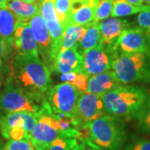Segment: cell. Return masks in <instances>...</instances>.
<instances>
[{
	"label": "cell",
	"mask_w": 150,
	"mask_h": 150,
	"mask_svg": "<svg viewBox=\"0 0 150 150\" xmlns=\"http://www.w3.org/2000/svg\"><path fill=\"white\" fill-rule=\"evenodd\" d=\"M11 79L35 103L51 88V73L39 57L14 54Z\"/></svg>",
	"instance_id": "1"
},
{
	"label": "cell",
	"mask_w": 150,
	"mask_h": 150,
	"mask_svg": "<svg viewBox=\"0 0 150 150\" xmlns=\"http://www.w3.org/2000/svg\"><path fill=\"white\" fill-rule=\"evenodd\" d=\"M102 98L105 113L123 123L136 120L150 105V92L132 84L118 86Z\"/></svg>",
	"instance_id": "2"
},
{
	"label": "cell",
	"mask_w": 150,
	"mask_h": 150,
	"mask_svg": "<svg viewBox=\"0 0 150 150\" xmlns=\"http://www.w3.org/2000/svg\"><path fill=\"white\" fill-rule=\"evenodd\" d=\"M123 123L105 113L87 123L89 140L101 149L123 150L128 139Z\"/></svg>",
	"instance_id": "3"
},
{
	"label": "cell",
	"mask_w": 150,
	"mask_h": 150,
	"mask_svg": "<svg viewBox=\"0 0 150 150\" xmlns=\"http://www.w3.org/2000/svg\"><path fill=\"white\" fill-rule=\"evenodd\" d=\"M112 70L123 85L150 83V54H121L112 63Z\"/></svg>",
	"instance_id": "4"
},
{
	"label": "cell",
	"mask_w": 150,
	"mask_h": 150,
	"mask_svg": "<svg viewBox=\"0 0 150 150\" xmlns=\"http://www.w3.org/2000/svg\"><path fill=\"white\" fill-rule=\"evenodd\" d=\"M59 137L60 134L57 115L53 112L48 101H44L40 108L38 120L30 136V142L35 150H47Z\"/></svg>",
	"instance_id": "5"
},
{
	"label": "cell",
	"mask_w": 150,
	"mask_h": 150,
	"mask_svg": "<svg viewBox=\"0 0 150 150\" xmlns=\"http://www.w3.org/2000/svg\"><path fill=\"white\" fill-rule=\"evenodd\" d=\"M80 93V92L78 91L70 83H62L51 87L48 89L46 93V99L53 112L69 116L74 119L77 123L75 114L77 103Z\"/></svg>",
	"instance_id": "6"
},
{
	"label": "cell",
	"mask_w": 150,
	"mask_h": 150,
	"mask_svg": "<svg viewBox=\"0 0 150 150\" xmlns=\"http://www.w3.org/2000/svg\"><path fill=\"white\" fill-rule=\"evenodd\" d=\"M39 111L40 106H38L10 79L0 93V115L14 112H30L38 114Z\"/></svg>",
	"instance_id": "7"
},
{
	"label": "cell",
	"mask_w": 150,
	"mask_h": 150,
	"mask_svg": "<svg viewBox=\"0 0 150 150\" xmlns=\"http://www.w3.org/2000/svg\"><path fill=\"white\" fill-rule=\"evenodd\" d=\"M114 48L123 54H150V35L139 27L126 28Z\"/></svg>",
	"instance_id": "8"
},
{
	"label": "cell",
	"mask_w": 150,
	"mask_h": 150,
	"mask_svg": "<svg viewBox=\"0 0 150 150\" xmlns=\"http://www.w3.org/2000/svg\"><path fill=\"white\" fill-rule=\"evenodd\" d=\"M105 114L102 97L94 93H81L76 107V120L79 129Z\"/></svg>",
	"instance_id": "9"
},
{
	"label": "cell",
	"mask_w": 150,
	"mask_h": 150,
	"mask_svg": "<svg viewBox=\"0 0 150 150\" xmlns=\"http://www.w3.org/2000/svg\"><path fill=\"white\" fill-rule=\"evenodd\" d=\"M82 55L83 74L88 78L112 69L113 57L102 44L86 51Z\"/></svg>",
	"instance_id": "10"
},
{
	"label": "cell",
	"mask_w": 150,
	"mask_h": 150,
	"mask_svg": "<svg viewBox=\"0 0 150 150\" xmlns=\"http://www.w3.org/2000/svg\"><path fill=\"white\" fill-rule=\"evenodd\" d=\"M38 116V113L30 112H8L0 115V133L4 139H7L8 133L13 129L22 128L31 136Z\"/></svg>",
	"instance_id": "11"
},
{
	"label": "cell",
	"mask_w": 150,
	"mask_h": 150,
	"mask_svg": "<svg viewBox=\"0 0 150 150\" xmlns=\"http://www.w3.org/2000/svg\"><path fill=\"white\" fill-rule=\"evenodd\" d=\"M28 23L36 40L38 53L43 57V62L48 66V69L50 67L53 68V62L51 59L52 39L44 19L40 13H38L32 18L28 21Z\"/></svg>",
	"instance_id": "12"
},
{
	"label": "cell",
	"mask_w": 150,
	"mask_h": 150,
	"mask_svg": "<svg viewBox=\"0 0 150 150\" xmlns=\"http://www.w3.org/2000/svg\"><path fill=\"white\" fill-rule=\"evenodd\" d=\"M13 49L15 52L14 54L39 57L37 43L28 22H18L14 33Z\"/></svg>",
	"instance_id": "13"
},
{
	"label": "cell",
	"mask_w": 150,
	"mask_h": 150,
	"mask_svg": "<svg viewBox=\"0 0 150 150\" xmlns=\"http://www.w3.org/2000/svg\"><path fill=\"white\" fill-rule=\"evenodd\" d=\"M97 3L98 0L73 1L69 15L62 25L63 28L71 25L87 26L94 21Z\"/></svg>",
	"instance_id": "14"
},
{
	"label": "cell",
	"mask_w": 150,
	"mask_h": 150,
	"mask_svg": "<svg viewBox=\"0 0 150 150\" xmlns=\"http://www.w3.org/2000/svg\"><path fill=\"white\" fill-rule=\"evenodd\" d=\"M129 22L120 18L109 17L98 23L100 44L107 48H113L121 33L129 27ZM116 50V49H115Z\"/></svg>",
	"instance_id": "15"
},
{
	"label": "cell",
	"mask_w": 150,
	"mask_h": 150,
	"mask_svg": "<svg viewBox=\"0 0 150 150\" xmlns=\"http://www.w3.org/2000/svg\"><path fill=\"white\" fill-rule=\"evenodd\" d=\"M54 69L57 73H83V55L76 48H70L60 52L54 60Z\"/></svg>",
	"instance_id": "16"
},
{
	"label": "cell",
	"mask_w": 150,
	"mask_h": 150,
	"mask_svg": "<svg viewBox=\"0 0 150 150\" xmlns=\"http://www.w3.org/2000/svg\"><path fill=\"white\" fill-rule=\"evenodd\" d=\"M121 85L112 72L108 70L98 74L93 75L88 78L86 93H94L103 97L112 88Z\"/></svg>",
	"instance_id": "17"
},
{
	"label": "cell",
	"mask_w": 150,
	"mask_h": 150,
	"mask_svg": "<svg viewBox=\"0 0 150 150\" xmlns=\"http://www.w3.org/2000/svg\"><path fill=\"white\" fill-rule=\"evenodd\" d=\"M18 21V18L8 8H0V38L5 43L8 54L13 49L14 33Z\"/></svg>",
	"instance_id": "18"
},
{
	"label": "cell",
	"mask_w": 150,
	"mask_h": 150,
	"mask_svg": "<svg viewBox=\"0 0 150 150\" xmlns=\"http://www.w3.org/2000/svg\"><path fill=\"white\" fill-rule=\"evenodd\" d=\"M7 8L22 22H28L39 13V4H28L22 0H8Z\"/></svg>",
	"instance_id": "19"
},
{
	"label": "cell",
	"mask_w": 150,
	"mask_h": 150,
	"mask_svg": "<svg viewBox=\"0 0 150 150\" xmlns=\"http://www.w3.org/2000/svg\"><path fill=\"white\" fill-rule=\"evenodd\" d=\"M100 44V31L98 23L92 22L87 26V30L77 46V50L83 54L84 52Z\"/></svg>",
	"instance_id": "20"
},
{
	"label": "cell",
	"mask_w": 150,
	"mask_h": 150,
	"mask_svg": "<svg viewBox=\"0 0 150 150\" xmlns=\"http://www.w3.org/2000/svg\"><path fill=\"white\" fill-rule=\"evenodd\" d=\"M87 26L71 25L64 28V35L60 44V52L70 48H77L79 41L83 37L87 30Z\"/></svg>",
	"instance_id": "21"
},
{
	"label": "cell",
	"mask_w": 150,
	"mask_h": 150,
	"mask_svg": "<svg viewBox=\"0 0 150 150\" xmlns=\"http://www.w3.org/2000/svg\"><path fill=\"white\" fill-rule=\"evenodd\" d=\"M150 8L149 5H134L129 3L127 0H113L112 17L122 18L139 13Z\"/></svg>",
	"instance_id": "22"
},
{
	"label": "cell",
	"mask_w": 150,
	"mask_h": 150,
	"mask_svg": "<svg viewBox=\"0 0 150 150\" xmlns=\"http://www.w3.org/2000/svg\"><path fill=\"white\" fill-rule=\"evenodd\" d=\"M112 5L113 0H98L94 14V22L99 23L111 16Z\"/></svg>",
	"instance_id": "23"
},
{
	"label": "cell",
	"mask_w": 150,
	"mask_h": 150,
	"mask_svg": "<svg viewBox=\"0 0 150 150\" xmlns=\"http://www.w3.org/2000/svg\"><path fill=\"white\" fill-rule=\"evenodd\" d=\"M73 0H54V8L61 25H63L69 15Z\"/></svg>",
	"instance_id": "24"
},
{
	"label": "cell",
	"mask_w": 150,
	"mask_h": 150,
	"mask_svg": "<svg viewBox=\"0 0 150 150\" xmlns=\"http://www.w3.org/2000/svg\"><path fill=\"white\" fill-rule=\"evenodd\" d=\"M123 150H150V139L132 135L129 142L124 145Z\"/></svg>",
	"instance_id": "25"
},
{
	"label": "cell",
	"mask_w": 150,
	"mask_h": 150,
	"mask_svg": "<svg viewBox=\"0 0 150 150\" xmlns=\"http://www.w3.org/2000/svg\"><path fill=\"white\" fill-rule=\"evenodd\" d=\"M2 150H35L33 147L30 140H13L7 141L4 145H3Z\"/></svg>",
	"instance_id": "26"
},
{
	"label": "cell",
	"mask_w": 150,
	"mask_h": 150,
	"mask_svg": "<svg viewBox=\"0 0 150 150\" xmlns=\"http://www.w3.org/2000/svg\"><path fill=\"white\" fill-rule=\"evenodd\" d=\"M78 140L75 139L59 137L50 144L47 150H71Z\"/></svg>",
	"instance_id": "27"
},
{
	"label": "cell",
	"mask_w": 150,
	"mask_h": 150,
	"mask_svg": "<svg viewBox=\"0 0 150 150\" xmlns=\"http://www.w3.org/2000/svg\"><path fill=\"white\" fill-rule=\"evenodd\" d=\"M137 129L140 133L150 134V105L136 119Z\"/></svg>",
	"instance_id": "28"
},
{
	"label": "cell",
	"mask_w": 150,
	"mask_h": 150,
	"mask_svg": "<svg viewBox=\"0 0 150 150\" xmlns=\"http://www.w3.org/2000/svg\"><path fill=\"white\" fill-rule=\"evenodd\" d=\"M137 23L139 27L150 35V8L139 13V15L137 17Z\"/></svg>",
	"instance_id": "29"
},
{
	"label": "cell",
	"mask_w": 150,
	"mask_h": 150,
	"mask_svg": "<svg viewBox=\"0 0 150 150\" xmlns=\"http://www.w3.org/2000/svg\"><path fill=\"white\" fill-rule=\"evenodd\" d=\"M88 81V77L85 74H83V73L77 74L75 79L71 82L70 84L74 86L79 92L85 93L86 90H87Z\"/></svg>",
	"instance_id": "30"
},
{
	"label": "cell",
	"mask_w": 150,
	"mask_h": 150,
	"mask_svg": "<svg viewBox=\"0 0 150 150\" xmlns=\"http://www.w3.org/2000/svg\"><path fill=\"white\" fill-rule=\"evenodd\" d=\"M8 55V53L7 51V48L4 40L0 38V66L3 63V59L5 58Z\"/></svg>",
	"instance_id": "31"
},
{
	"label": "cell",
	"mask_w": 150,
	"mask_h": 150,
	"mask_svg": "<svg viewBox=\"0 0 150 150\" xmlns=\"http://www.w3.org/2000/svg\"><path fill=\"white\" fill-rule=\"evenodd\" d=\"M83 142H84V144H85L84 150H102L100 148H98L95 144H93L89 139L84 140Z\"/></svg>",
	"instance_id": "32"
},
{
	"label": "cell",
	"mask_w": 150,
	"mask_h": 150,
	"mask_svg": "<svg viewBox=\"0 0 150 150\" xmlns=\"http://www.w3.org/2000/svg\"><path fill=\"white\" fill-rule=\"evenodd\" d=\"M84 148H85L84 142L78 140V142L76 143V144L71 149V150H84Z\"/></svg>",
	"instance_id": "33"
},
{
	"label": "cell",
	"mask_w": 150,
	"mask_h": 150,
	"mask_svg": "<svg viewBox=\"0 0 150 150\" xmlns=\"http://www.w3.org/2000/svg\"><path fill=\"white\" fill-rule=\"evenodd\" d=\"M129 3L132 4H134V5H143L144 4V0H127Z\"/></svg>",
	"instance_id": "34"
},
{
	"label": "cell",
	"mask_w": 150,
	"mask_h": 150,
	"mask_svg": "<svg viewBox=\"0 0 150 150\" xmlns=\"http://www.w3.org/2000/svg\"><path fill=\"white\" fill-rule=\"evenodd\" d=\"M23 2H26L28 4H39L40 0H22Z\"/></svg>",
	"instance_id": "35"
},
{
	"label": "cell",
	"mask_w": 150,
	"mask_h": 150,
	"mask_svg": "<svg viewBox=\"0 0 150 150\" xmlns=\"http://www.w3.org/2000/svg\"><path fill=\"white\" fill-rule=\"evenodd\" d=\"M8 0H0V8H7Z\"/></svg>",
	"instance_id": "36"
},
{
	"label": "cell",
	"mask_w": 150,
	"mask_h": 150,
	"mask_svg": "<svg viewBox=\"0 0 150 150\" xmlns=\"http://www.w3.org/2000/svg\"><path fill=\"white\" fill-rule=\"evenodd\" d=\"M144 3L146 4L147 5L150 6V0H144Z\"/></svg>",
	"instance_id": "37"
},
{
	"label": "cell",
	"mask_w": 150,
	"mask_h": 150,
	"mask_svg": "<svg viewBox=\"0 0 150 150\" xmlns=\"http://www.w3.org/2000/svg\"><path fill=\"white\" fill-rule=\"evenodd\" d=\"M2 147H3V144H2V140L0 139V150H2Z\"/></svg>",
	"instance_id": "38"
},
{
	"label": "cell",
	"mask_w": 150,
	"mask_h": 150,
	"mask_svg": "<svg viewBox=\"0 0 150 150\" xmlns=\"http://www.w3.org/2000/svg\"><path fill=\"white\" fill-rule=\"evenodd\" d=\"M73 1H77V0H73Z\"/></svg>",
	"instance_id": "39"
}]
</instances>
